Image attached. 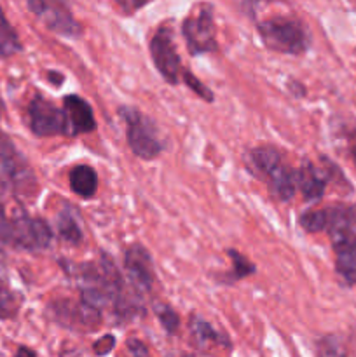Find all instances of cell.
<instances>
[{
    "label": "cell",
    "instance_id": "cell-1",
    "mask_svg": "<svg viewBox=\"0 0 356 357\" xmlns=\"http://www.w3.org/2000/svg\"><path fill=\"white\" fill-rule=\"evenodd\" d=\"M0 241L21 250L40 251L49 248L52 232L44 220L30 218L24 213L9 216L0 204Z\"/></svg>",
    "mask_w": 356,
    "mask_h": 357
},
{
    "label": "cell",
    "instance_id": "cell-2",
    "mask_svg": "<svg viewBox=\"0 0 356 357\" xmlns=\"http://www.w3.org/2000/svg\"><path fill=\"white\" fill-rule=\"evenodd\" d=\"M258 33L269 49L283 54H302L309 47V33L300 21L271 17L258 24Z\"/></svg>",
    "mask_w": 356,
    "mask_h": 357
},
{
    "label": "cell",
    "instance_id": "cell-3",
    "mask_svg": "<svg viewBox=\"0 0 356 357\" xmlns=\"http://www.w3.org/2000/svg\"><path fill=\"white\" fill-rule=\"evenodd\" d=\"M0 185L16 194H31L35 178L23 153L14 146L9 136L0 132Z\"/></svg>",
    "mask_w": 356,
    "mask_h": 357
},
{
    "label": "cell",
    "instance_id": "cell-4",
    "mask_svg": "<svg viewBox=\"0 0 356 357\" xmlns=\"http://www.w3.org/2000/svg\"><path fill=\"white\" fill-rule=\"evenodd\" d=\"M121 115L126 121V135H128L129 149L140 159H156L163 152L156 128L147 117H143L136 108H122Z\"/></svg>",
    "mask_w": 356,
    "mask_h": 357
},
{
    "label": "cell",
    "instance_id": "cell-5",
    "mask_svg": "<svg viewBox=\"0 0 356 357\" xmlns=\"http://www.w3.org/2000/svg\"><path fill=\"white\" fill-rule=\"evenodd\" d=\"M181 33H184L191 54L198 56L202 52L215 51L216 30L212 7H202L199 13L187 16V20L181 24Z\"/></svg>",
    "mask_w": 356,
    "mask_h": 357
},
{
    "label": "cell",
    "instance_id": "cell-6",
    "mask_svg": "<svg viewBox=\"0 0 356 357\" xmlns=\"http://www.w3.org/2000/svg\"><path fill=\"white\" fill-rule=\"evenodd\" d=\"M149 49L154 65L159 70L163 79L175 86L181 73V61L180 56H178L177 42H175L171 28L161 26L159 30L154 33V37L150 38Z\"/></svg>",
    "mask_w": 356,
    "mask_h": 357
},
{
    "label": "cell",
    "instance_id": "cell-7",
    "mask_svg": "<svg viewBox=\"0 0 356 357\" xmlns=\"http://www.w3.org/2000/svg\"><path fill=\"white\" fill-rule=\"evenodd\" d=\"M28 122H30L31 131L42 138L68 135L65 112L59 110L56 105L42 96L34 98L31 103L28 105Z\"/></svg>",
    "mask_w": 356,
    "mask_h": 357
},
{
    "label": "cell",
    "instance_id": "cell-8",
    "mask_svg": "<svg viewBox=\"0 0 356 357\" xmlns=\"http://www.w3.org/2000/svg\"><path fill=\"white\" fill-rule=\"evenodd\" d=\"M28 9L54 33L63 37H77L80 35V24L72 16L68 7L61 2H44V0H31Z\"/></svg>",
    "mask_w": 356,
    "mask_h": 357
},
{
    "label": "cell",
    "instance_id": "cell-9",
    "mask_svg": "<svg viewBox=\"0 0 356 357\" xmlns=\"http://www.w3.org/2000/svg\"><path fill=\"white\" fill-rule=\"evenodd\" d=\"M124 268L129 282L136 293L145 295L152 289L154 284V265L149 251L140 244L129 248L124 257Z\"/></svg>",
    "mask_w": 356,
    "mask_h": 357
},
{
    "label": "cell",
    "instance_id": "cell-10",
    "mask_svg": "<svg viewBox=\"0 0 356 357\" xmlns=\"http://www.w3.org/2000/svg\"><path fill=\"white\" fill-rule=\"evenodd\" d=\"M54 319L70 330H93L100 326L101 316L98 310L91 309L86 303H73L70 300H61L51 305Z\"/></svg>",
    "mask_w": 356,
    "mask_h": 357
},
{
    "label": "cell",
    "instance_id": "cell-11",
    "mask_svg": "<svg viewBox=\"0 0 356 357\" xmlns=\"http://www.w3.org/2000/svg\"><path fill=\"white\" fill-rule=\"evenodd\" d=\"M63 112H65L70 136L91 132L96 128L93 108L80 96H75V94L65 96V100H63Z\"/></svg>",
    "mask_w": 356,
    "mask_h": 357
},
{
    "label": "cell",
    "instance_id": "cell-12",
    "mask_svg": "<svg viewBox=\"0 0 356 357\" xmlns=\"http://www.w3.org/2000/svg\"><path fill=\"white\" fill-rule=\"evenodd\" d=\"M335 251V271L346 286L356 284V239L332 244Z\"/></svg>",
    "mask_w": 356,
    "mask_h": 357
},
{
    "label": "cell",
    "instance_id": "cell-13",
    "mask_svg": "<svg viewBox=\"0 0 356 357\" xmlns=\"http://www.w3.org/2000/svg\"><path fill=\"white\" fill-rule=\"evenodd\" d=\"M325 187H327V183L318 174L316 167L311 162L302 164V167L297 173V188H300L304 199L306 201H320L325 194Z\"/></svg>",
    "mask_w": 356,
    "mask_h": 357
},
{
    "label": "cell",
    "instance_id": "cell-14",
    "mask_svg": "<svg viewBox=\"0 0 356 357\" xmlns=\"http://www.w3.org/2000/svg\"><path fill=\"white\" fill-rule=\"evenodd\" d=\"M70 188L82 199H91L98 190V174L91 166H77L70 171Z\"/></svg>",
    "mask_w": 356,
    "mask_h": 357
},
{
    "label": "cell",
    "instance_id": "cell-15",
    "mask_svg": "<svg viewBox=\"0 0 356 357\" xmlns=\"http://www.w3.org/2000/svg\"><path fill=\"white\" fill-rule=\"evenodd\" d=\"M271 188L279 201H290L297 190V174L286 166H279L274 173L269 174Z\"/></svg>",
    "mask_w": 356,
    "mask_h": 357
},
{
    "label": "cell",
    "instance_id": "cell-16",
    "mask_svg": "<svg viewBox=\"0 0 356 357\" xmlns=\"http://www.w3.org/2000/svg\"><path fill=\"white\" fill-rule=\"evenodd\" d=\"M251 159H253L255 167L260 171L262 174L269 176L271 173H274L279 166H283L281 153L278 152V149L271 145H262L258 149H255L251 152Z\"/></svg>",
    "mask_w": 356,
    "mask_h": 357
},
{
    "label": "cell",
    "instance_id": "cell-17",
    "mask_svg": "<svg viewBox=\"0 0 356 357\" xmlns=\"http://www.w3.org/2000/svg\"><path fill=\"white\" fill-rule=\"evenodd\" d=\"M17 51H21L20 38H17L14 28L9 24L7 17L3 16V10L0 7V56L9 58V56L16 54Z\"/></svg>",
    "mask_w": 356,
    "mask_h": 357
},
{
    "label": "cell",
    "instance_id": "cell-18",
    "mask_svg": "<svg viewBox=\"0 0 356 357\" xmlns=\"http://www.w3.org/2000/svg\"><path fill=\"white\" fill-rule=\"evenodd\" d=\"M300 227L309 234H318L327 229L328 225V211L325 209H309L299 218Z\"/></svg>",
    "mask_w": 356,
    "mask_h": 357
},
{
    "label": "cell",
    "instance_id": "cell-19",
    "mask_svg": "<svg viewBox=\"0 0 356 357\" xmlns=\"http://www.w3.org/2000/svg\"><path fill=\"white\" fill-rule=\"evenodd\" d=\"M58 230L59 236L63 241L70 244H79L82 241V232H80V227L68 213H61L58 218Z\"/></svg>",
    "mask_w": 356,
    "mask_h": 357
},
{
    "label": "cell",
    "instance_id": "cell-20",
    "mask_svg": "<svg viewBox=\"0 0 356 357\" xmlns=\"http://www.w3.org/2000/svg\"><path fill=\"white\" fill-rule=\"evenodd\" d=\"M192 333H194V338L199 342V344H209V342H220V335L216 333L212 328V324L206 323L202 319H194V323L191 324Z\"/></svg>",
    "mask_w": 356,
    "mask_h": 357
},
{
    "label": "cell",
    "instance_id": "cell-21",
    "mask_svg": "<svg viewBox=\"0 0 356 357\" xmlns=\"http://www.w3.org/2000/svg\"><path fill=\"white\" fill-rule=\"evenodd\" d=\"M156 314L157 317H159L161 324H163L164 330L168 331V333L173 335L175 331L178 330V324H180V319H178V314L175 312L171 307L168 305H157L156 307Z\"/></svg>",
    "mask_w": 356,
    "mask_h": 357
},
{
    "label": "cell",
    "instance_id": "cell-22",
    "mask_svg": "<svg viewBox=\"0 0 356 357\" xmlns=\"http://www.w3.org/2000/svg\"><path fill=\"white\" fill-rule=\"evenodd\" d=\"M229 257L234 264V278L236 279L246 278V275L253 274L255 272L253 264H251L246 257H243V255L237 253V251L229 250Z\"/></svg>",
    "mask_w": 356,
    "mask_h": 357
},
{
    "label": "cell",
    "instance_id": "cell-23",
    "mask_svg": "<svg viewBox=\"0 0 356 357\" xmlns=\"http://www.w3.org/2000/svg\"><path fill=\"white\" fill-rule=\"evenodd\" d=\"M320 357H346L341 342L335 337H327L320 342Z\"/></svg>",
    "mask_w": 356,
    "mask_h": 357
},
{
    "label": "cell",
    "instance_id": "cell-24",
    "mask_svg": "<svg viewBox=\"0 0 356 357\" xmlns=\"http://www.w3.org/2000/svg\"><path fill=\"white\" fill-rule=\"evenodd\" d=\"M17 309V303L14 300L13 293L6 289L0 282V317H10Z\"/></svg>",
    "mask_w": 356,
    "mask_h": 357
},
{
    "label": "cell",
    "instance_id": "cell-25",
    "mask_svg": "<svg viewBox=\"0 0 356 357\" xmlns=\"http://www.w3.org/2000/svg\"><path fill=\"white\" fill-rule=\"evenodd\" d=\"M184 80H185V84H187V86L191 87L195 94H198V96H201L202 100H206V101H213V93L205 86V84L201 82V80L198 79V77L192 75L191 72H184Z\"/></svg>",
    "mask_w": 356,
    "mask_h": 357
},
{
    "label": "cell",
    "instance_id": "cell-26",
    "mask_svg": "<svg viewBox=\"0 0 356 357\" xmlns=\"http://www.w3.org/2000/svg\"><path fill=\"white\" fill-rule=\"evenodd\" d=\"M114 345H115V338L112 337V335H105V337H101L100 340L94 344L93 349L98 356H105L114 349Z\"/></svg>",
    "mask_w": 356,
    "mask_h": 357
},
{
    "label": "cell",
    "instance_id": "cell-27",
    "mask_svg": "<svg viewBox=\"0 0 356 357\" xmlns=\"http://www.w3.org/2000/svg\"><path fill=\"white\" fill-rule=\"evenodd\" d=\"M128 349L135 357H147L149 356V351H147L145 345L142 344L140 340H129L128 342Z\"/></svg>",
    "mask_w": 356,
    "mask_h": 357
},
{
    "label": "cell",
    "instance_id": "cell-28",
    "mask_svg": "<svg viewBox=\"0 0 356 357\" xmlns=\"http://www.w3.org/2000/svg\"><path fill=\"white\" fill-rule=\"evenodd\" d=\"M16 357H37V356H35V352L30 351V349L20 347V351H17Z\"/></svg>",
    "mask_w": 356,
    "mask_h": 357
},
{
    "label": "cell",
    "instance_id": "cell-29",
    "mask_svg": "<svg viewBox=\"0 0 356 357\" xmlns=\"http://www.w3.org/2000/svg\"><path fill=\"white\" fill-rule=\"evenodd\" d=\"M351 155H353V160H355V164H356V139H355V143L351 145Z\"/></svg>",
    "mask_w": 356,
    "mask_h": 357
}]
</instances>
